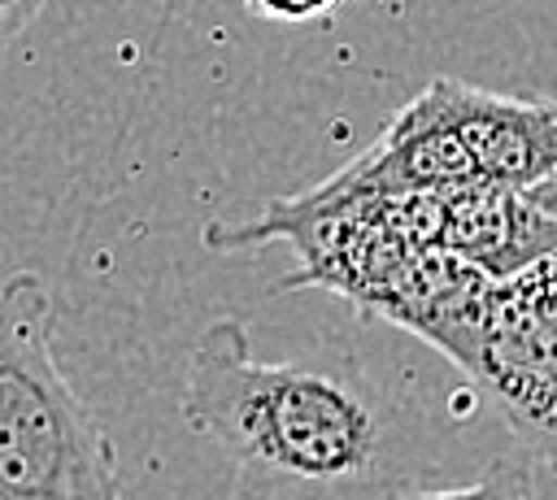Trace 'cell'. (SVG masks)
Returning a JSON list of instances; mask_svg holds the SVG:
<instances>
[{
    "label": "cell",
    "instance_id": "cell-10",
    "mask_svg": "<svg viewBox=\"0 0 557 500\" xmlns=\"http://www.w3.org/2000/svg\"><path fill=\"white\" fill-rule=\"evenodd\" d=\"M335 4L344 0H248L252 13H261L265 22H313V17H326Z\"/></svg>",
    "mask_w": 557,
    "mask_h": 500
},
{
    "label": "cell",
    "instance_id": "cell-8",
    "mask_svg": "<svg viewBox=\"0 0 557 500\" xmlns=\"http://www.w3.org/2000/svg\"><path fill=\"white\" fill-rule=\"evenodd\" d=\"M392 500H540V496L531 465L500 457L466 487H413V491H396Z\"/></svg>",
    "mask_w": 557,
    "mask_h": 500
},
{
    "label": "cell",
    "instance_id": "cell-13",
    "mask_svg": "<svg viewBox=\"0 0 557 500\" xmlns=\"http://www.w3.org/2000/svg\"><path fill=\"white\" fill-rule=\"evenodd\" d=\"M235 500H283V496H270V491H257V487H244V483H239Z\"/></svg>",
    "mask_w": 557,
    "mask_h": 500
},
{
    "label": "cell",
    "instance_id": "cell-12",
    "mask_svg": "<svg viewBox=\"0 0 557 500\" xmlns=\"http://www.w3.org/2000/svg\"><path fill=\"white\" fill-rule=\"evenodd\" d=\"M527 200H535L544 213L557 217V174H548V178H540L535 187H527Z\"/></svg>",
    "mask_w": 557,
    "mask_h": 500
},
{
    "label": "cell",
    "instance_id": "cell-1",
    "mask_svg": "<svg viewBox=\"0 0 557 500\" xmlns=\"http://www.w3.org/2000/svg\"><path fill=\"white\" fill-rule=\"evenodd\" d=\"M183 422L231 452L239 478L344 496L383 483V400L361 378L313 361H257L239 317L200 330L183 378Z\"/></svg>",
    "mask_w": 557,
    "mask_h": 500
},
{
    "label": "cell",
    "instance_id": "cell-7",
    "mask_svg": "<svg viewBox=\"0 0 557 500\" xmlns=\"http://www.w3.org/2000/svg\"><path fill=\"white\" fill-rule=\"evenodd\" d=\"M440 248L479 270L487 283H509L540 257L557 252V217L518 187L470 178L444 191Z\"/></svg>",
    "mask_w": 557,
    "mask_h": 500
},
{
    "label": "cell",
    "instance_id": "cell-11",
    "mask_svg": "<svg viewBox=\"0 0 557 500\" xmlns=\"http://www.w3.org/2000/svg\"><path fill=\"white\" fill-rule=\"evenodd\" d=\"M48 0H0V48H9L13 39H22L30 30V22L39 17Z\"/></svg>",
    "mask_w": 557,
    "mask_h": 500
},
{
    "label": "cell",
    "instance_id": "cell-4",
    "mask_svg": "<svg viewBox=\"0 0 557 500\" xmlns=\"http://www.w3.org/2000/svg\"><path fill=\"white\" fill-rule=\"evenodd\" d=\"M470 157L448 122L435 78L379 130V139L318 183L322 196H409V191H448L470 183Z\"/></svg>",
    "mask_w": 557,
    "mask_h": 500
},
{
    "label": "cell",
    "instance_id": "cell-6",
    "mask_svg": "<svg viewBox=\"0 0 557 500\" xmlns=\"http://www.w3.org/2000/svg\"><path fill=\"white\" fill-rule=\"evenodd\" d=\"M492 291H496V283H487L479 270H470L453 252L413 248L405 257L400 274L392 278L387 296L374 304V313H383L387 322L435 343L466 374H474L483 339H487Z\"/></svg>",
    "mask_w": 557,
    "mask_h": 500
},
{
    "label": "cell",
    "instance_id": "cell-3",
    "mask_svg": "<svg viewBox=\"0 0 557 500\" xmlns=\"http://www.w3.org/2000/svg\"><path fill=\"white\" fill-rule=\"evenodd\" d=\"M474 378L487 387L522 448L557 470V339L505 283L492 291V317Z\"/></svg>",
    "mask_w": 557,
    "mask_h": 500
},
{
    "label": "cell",
    "instance_id": "cell-2",
    "mask_svg": "<svg viewBox=\"0 0 557 500\" xmlns=\"http://www.w3.org/2000/svg\"><path fill=\"white\" fill-rule=\"evenodd\" d=\"M52 322L39 274L0 283V500H122L117 452L57 365Z\"/></svg>",
    "mask_w": 557,
    "mask_h": 500
},
{
    "label": "cell",
    "instance_id": "cell-9",
    "mask_svg": "<svg viewBox=\"0 0 557 500\" xmlns=\"http://www.w3.org/2000/svg\"><path fill=\"white\" fill-rule=\"evenodd\" d=\"M527 309H531V317L557 339V252H548V257H540L535 265H527L518 278H509L505 283Z\"/></svg>",
    "mask_w": 557,
    "mask_h": 500
},
{
    "label": "cell",
    "instance_id": "cell-5",
    "mask_svg": "<svg viewBox=\"0 0 557 500\" xmlns=\"http://www.w3.org/2000/svg\"><path fill=\"white\" fill-rule=\"evenodd\" d=\"M435 87L474 178L527 191L557 174V100L500 96L461 78H435Z\"/></svg>",
    "mask_w": 557,
    "mask_h": 500
}]
</instances>
